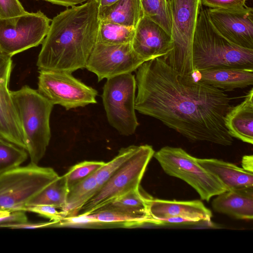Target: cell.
<instances>
[{
	"mask_svg": "<svg viewBox=\"0 0 253 253\" xmlns=\"http://www.w3.org/2000/svg\"><path fill=\"white\" fill-rule=\"evenodd\" d=\"M135 78L138 112L190 141L232 144L224 122L231 98L224 91L180 74L162 57L142 63Z\"/></svg>",
	"mask_w": 253,
	"mask_h": 253,
	"instance_id": "cell-1",
	"label": "cell"
},
{
	"mask_svg": "<svg viewBox=\"0 0 253 253\" xmlns=\"http://www.w3.org/2000/svg\"><path fill=\"white\" fill-rule=\"evenodd\" d=\"M98 7L96 0H90L53 17L38 55L39 70L72 73L85 68L97 42Z\"/></svg>",
	"mask_w": 253,
	"mask_h": 253,
	"instance_id": "cell-2",
	"label": "cell"
},
{
	"mask_svg": "<svg viewBox=\"0 0 253 253\" xmlns=\"http://www.w3.org/2000/svg\"><path fill=\"white\" fill-rule=\"evenodd\" d=\"M192 60L195 71L224 68L253 69V49L237 46L222 37L211 23L207 9L201 8L193 38Z\"/></svg>",
	"mask_w": 253,
	"mask_h": 253,
	"instance_id": "cell-3",
	"label": "cell"
},
{
	"mask_svg": "<svg viewBox=\"0 0 253 253\" xmlns=\"http://www.w3.org/2000/svg\"><path fill=\"white\" fill-rule=\"evenodd\" d=\"M25 134L31 162L38 164L49 144L50 117L54 105L28 85L10 91Z\"/></svg>",
	"mask_w": 253,
	"mask_h": 253,
	"instance_id": "cell-4",
	"label": "cell"
},
{
	"mask_svg": "<svg viewBox=\"0 0 253 253\" xmlns=\"http://www.w3.org/2000/svg\"><path fill=\"white\" fill-rule=\"evenodd\" d=\"M202 5L201 0H169L172 49L162 58L170 67L186 76L193 77L195 72L192 45Z\"/></svg>",
	"mask_w": 253,
	"mask_h": 253,
	"instance_id": "cell-5",
	"label": "cell"
},
{
	"mask_svg": "<svg viewBox=\"0 0 253 253\" xmlns=\"http://www.w3.org/2000/svg\"><path fill=\"white\" fill-rule=\"evenodd\" d=\"M59 175L33 163L0 174V210L23 211L27 203Z\"/></svg>",
	"mask_w": 253,
	"mask_h": 253,
	"instance_id": "cell-6",
	"label": "cell"
},
{
	"mask_svg": "<svg viewBox=\"0 0 253 253\" xmlns=\"http://www.w3.org/2000/svg\"><path fill=\"white\" fill-rule=\"evenodd\" d=\"M153 156L167 174L184 181L207 202L214 196L227 191L212 173L202 167L197 158L179 147L165 146Z\"/></svg>",
	"mask_w": 253,
	"mask_h": 253,
	"instance_id": "cell-7",
	"label": "cell"
},
{
	"mask_svg": "<svg viewBox=\"0 0 253 253\" xmlns=\"http://www.w3.org/2000/svg\"><path fill=\"white\" fill-rule=\"evenodd\" d=\"M154 153L151 145L138 146L130 158L96 192L78 214H89L126 192L138 189Z\"/></svg>",
	"mask_w": 253,
	"mask_h": 253,
	"instance_id": "cell-8",
	"label": "cell"
},
{
	"mask_svg": "<svg viewBox=\"0 0 253 253\" xmlns=\"http://www.w3.org/2000/svg\"><path fill=\"white\" fill-rule=\"evenodd\" d=\"M135 76L128 73L107 79L102 99L110 125L120 134H133L139 126L135 114Z\"/></svg>",
	"mask_w": 253,
	"mask_h": 253,
	"instance_id": "cell-9",
	"label": "cell"
},
{
	"mask_svg": "<svg viewBox=\"0 0 253 253\" xmlns=\"http://www.w3.org/2000/svg\"><path fill=\"white\" fill-rule=\"evenodd\" d=\"M51 19L40 10L0 19V53L10 57L42 43Z\"/></svg>",
	"mask_w": 253,
	"mask_h": 253,
	"instance_id": "cell-10",
	"label": "cell"
},
{
	"mask_svg": "<svg viewBox=\"0 0 253 253\" xmlns=\"http://www.w3.org/2000/svg\"><path fill=\"white\" fill-rule=\"evenodd\" d=\"M38 86L39 92L53 105L67 110L97 103V91L70 73L40 70Z\"/></svg>",
	"mask_w": 253,
	"mask_h": 253,
	"instance_id": "cell-11",
	"label": "cell"
},
{
	"mask_svg": "<svg viewBox=\"0 0 253 253\" xmlns=\"http://www.w3.org/2000/svg\"><path fill=\"white\" fill-rule=\"evenodd\" d=\"M144 62L133 51L131 43L108 44L96 42L85 68L95 74L99 82L132 73Z\"/></svg>",
	"mask_w": 253,
	"mask_h": 253,
	"instance_id": "cell-12",
	"label": "cell"
},
{
	"mask_svg": "<svg viewBox=\"0 0 253 253\" xmlns=\"http://www.w3.org/2000/svg\"><path fill=\"white\" fill-rule=\"evenodd\" d=\"M208 17L217 32L230 42L253 49V9H207Z\"/></svg>",
	"mask_w": 253,
	"mask_h": 253,
	"instance_id": "cell-13",
	"label": "cell"
},
{
	"mask_svg": "<svg viewBox=\"0 0 253 253\" xmlns=\"http://www.w3.org/2000/svg\"><path fill=\"white\" fill-rule=\"evenodd\" d=\"M11 57L0 53V137L26 150V141L9 89Z\"/></svg>",
	"mask_w": 253,
	"mask_h": 253,
	"instance_id": "cell-14",
	"label": "cell"
},
{
	"mask_svg": "<svg viewBox=\"0 0 253 253\" xmlns=\"http://www.w3.org/2000/svg\"><path fill=\"white\" fill-rule=\"evenodd\" d=\"M131 44L133 51L144 62L164 57L172 49L171 36L145 15L135 28Z\"/></svg>",
	"mask_w": 253,
	"mask_h": 253,
	"instance_id": "cell-15",
	"label": "cell"
},
{
	"mask_svg": "<svg viewBox=\"0 0 253 253\" xmlns=\"http://www.w3.org/2000/svg\"><path fill=\"white\" fill-rule=\"evenodd\" d=\"M147 210L153 224L162 225L167 219L181 217L191 223L210 222L212 212L200 200L177 201L147 198Z\"/></svg>",
	"mask_w": 253,
	"mask_h": 253,
	"instance_id": "cell-16",
	"label": "cell"
},
{
	"mask_svg": "<svg viewBox=\"0 0 253 253\" xmlns=\"http://www.w3.org/2000/svg\"><path fill=\"white\" fill-rule=\"evenodd\" d=\"M196 80L223 91L243 88L253 84V69L224 68L195 71Z\"/></svg>",
	"mask_w": 253,
	"mask_h": 253,
	"instance_id": "cell-17",
	"label": "cell"
},
{
	"mask_svg": "<svg viewBox=\"0 0 253 253\" xmlns=\"http://www.w3.org/2000/svg\"><path fill=\"white\" fill-rule=\"evenodd\" d=\"M225 126L233 137L244 142L253 144V88L244 100L232 106L224 117Z\"/></svg>",
	"mask_w": 253,
	"mask_h": 253,
	"instance_id": "cell-18",
	"label": "cell"
},
{
	"mask_svg": "<svg viewBox=\"0 0 253 253\" xmlns=\"http://www.w3.org/2000/svg\"><path fill=\"white\" fill-rule=\"evenodd\" d=\"M198 163L214 175L227 191L253 188V172L216 159L197 158Z\"/></svg>",
	"mask_w": 253,
	"mask_h": 253,
	"instance_id": "cell-19",
	"label": "cell"
},
{
	"mask_svg": "<svg viewBox=\"0 0 253 253\" xmlns=\"http://www.w3.org/2000/svg\"><path fill=\"white\" fill-rule=\"evenodd\" d=\"M213 210L238 219L253 218V188L228 190L217 195Z\"/></svg>",
	"mask_w": 253,
	"mask_h": 253,
	"instance_id": "cell-20",
	"label": "cell"
},
{
	"mask_svg": "<svg viewBox=\"0 0 253 253\" xmlns=\"http://www.w3.org/2000/svg\"><path fill=\"white\" fill-rule=\"evenodd\" d=\"M144 15L141 0H119L109 6L98 7L99 21L134 28Z\"/></svg>",
	"mask_w": 253,
	"mask_h": 253,
	"instance_id": "cell-21",
	"label": "cell"
},
{
	"mask_svg": "<svg viewBox=\"0 0 253 253\" xmlns=\"http://www.w3.org/2000/svg\"><path fill=\"white\" fill-rule=\"evenodd\" d=\"M96 172L69 189L66 204L61 209L64 217L78 215L83 207L97 191Z\"/></svg>",
	"mask_w": 253,
	"mask_h": 253,
	"instance_id": "cell-22",
	"label": "cell"
},
{
	"mask_svg": "<svg viewBox=\"0 0 253 253\" xmlns=\"http://www.w3.org/2000/svg\"><path fill=\"white\" fill-rule=\"evenodd\" d=\"M146 200L147 198L141 194L138 188L131 190L113 199L96 211L110 210L150 217Z\"/></svg>",
	"mask_w": 253,
	"mask_h": 253,
	"instance_id": "cell-23",
	"label": "cell"
},
{
	"mask_svg": "<svg viewBox=\"0 0 253 253\" xmlns=\"http://www.w3.org/2000/svg\"><path fill=\"white\" fill-rule=\"evenodd\" d=\"M84 215L97 220L106 227H134L146 223L153 224L152 219L149 217L110 210H100Z\"/></svg>",
	"mask_w": 253,
	"mask_h": 253,
	"instance_id": "cell-24",
	"label": "cell"
},
{
	"mask_svg": "<svg viewBox=\"0 0 253 253\" xmlns=\"http://www.w3.org/2000/svg\"><path fill=\"white\" fill-rule=\"evenodd\" d=\"M68 191L65 175L59 176L56 180L30 200L26 207L46 205L62 209L66 204Z\"/></svg>",
	"mask_w": 253,
	"mask_h": 253,
	"instance_id": "cell-25",
	"label": "cell"
},
{
	"mask_svg": "<svg viewBox=\"0 0 253 253\" xmlns=\"http://www.w3.org/2000/svg\"><path fill=\"white\" fill-rule=\"evenodd\" d=\"M135 28L99 21L97 42L108 44L131 43Z\"/></svg>",
	"mask_w": 253,
	"mask_h": 253,
	"instance_id": "cell-26",
	"label": "cell"
},
{
	"mask_svg": "<svg viewBox=\"0 0 253 253\" xmlns=\"http://www.w3.org/2000/svg\"><path fill=\"white\" fill-rule=\"evenodd\" d=\"M28 156L25 149L0 137V174L20 166Z\"/></svg>",
	"mask_w": 253,
	"mask_h": 253,
	"instance_id": "cell-27",
	"label": "cell"
},
{
	"mask_svg": "<svg viewBox=\"0 0 253 253\" xmlns=\"http://www.w3.org/2000/svg\"><path fill=\"white\" fill-rule=\"evenodd\" d=\"M144 15L160 25L170 35L169 0H141Z\"/></svg>",
	"mask_w": 253,
	"mask_h": 253,
	"instance_id": "cell-28",
	"label": "cell"
},
{
	"mask_svg": "<svg viewBox=\"0 0 253 253\" xmlns=\"http://www.w3.org/2000/svg\"><path fill=\"white\" fill-rule=\"evenodd\" d=\"M137 147L138 146L130 145L122 148L115 157L109 162H106L105 164L96 171V179L98 190L130 158Z\"/></svg>",
	"mask_w": 253,
	"mask_h": 253,
	"instance_id": "cell-29",
	"label": "cell"
},
{
	"mask_svg": "<svg viewBox=\"0 0 253 253\" xmlns=\"http://www.w3.org/2000/svg\"><path fill=\"white\" fill-rule=\"evenodd\" d=\"M105 163L103 161H84L72 166L64 174L68 189L95 173Z\"/></svg>",
	"mask_w": 253,
	"mask_h": 253,
	"instance_id": "cell-30",
	"label": "cell"
},
{
	"mask_svg": "<svg viewBox=\"0 0 253 253\" xmlns=\"http://www.w3.org/2000/svg\"><path fill=\"white\" fill-rule=\"evenodd\" d=\"M62 227L89 228L106 227L104 224L87 217L86 215L80 214L74 216L64 217L54 226V227Z\"/></svg>",
	"mask_w": 253,
	"mask_h": 253,
	"instance_id": "cell-31",
	"label": "cell"
},
{
	"mask_svg": "<svg viewBox=\"0 0 253 253\" xmlns=\"http://www.w3.org/2000/svg\"><path fill=\"white\" fill-rule=\"evenodd\" d=\"M27 12L19 0H0V19H6Z\"/></svg>",
	"mask_w": 253,
	"mask_h": 253,
	"instance_id": "cell-32",
	"label": "cell"
},
{
	"mask_svg": "<svg viewBox=\"0 0 253 253\" xmlns=\"http://www.w3.org/2000/svg\"><path fill=\"white\" fill-rule=\"evenodd\" d=\"M56 209L52 206L38 205L26 206L23 211L35 212L42 216L48 218L50 220L59 221L64 217V215L62 211H59Z\"/></svg>",
	"mask_w": 253,
	"mask_h": 253,
	"instance_id": "cell-33",
	"label": "cell"
},
{
	"mask_svg": "<svg viewBox=\"0 0 253 253\" xmlns=\"http://www.w3.org/2000/svg\"><path fill=\"white\" fill-rule=\"evenodd\" d=\"M247 0H201L202 4L210 8L239 9L246 6Z\"/></svg>",
	"mask_w": 253,
	"mask_h": 253,
	"instance_id": "cell-34",
	"label": "cell"
},
{
	"mask_svg": "<svg viewBox=\"0 0 253 253\" xmlns=\"http://www.w3.org/2000/svg\"><path fill=\"white\" fill-rule=\"evenodd\" d=\"M58 221L50 220L46 222H22L4 224L0 225V228H7L9 229H39L47 227H54L55 225Z\"/></svg>",
	"mask_w": 253,
	"mask_h": 253,
	"instance_id": "cell-35",
	"label": "cell"
},
{
	"mask_svg": "<svg viewBox=\"0 0 253 253\" xmlns=\"http://www.w3.org/2000/svg\"><path fill=\"white\" fill-rule=\"evenodd\" d=\"M24 211H11L7 216L0 217V225L4 224L22 223L28 221V218Z\"/></svg>",
	"mask_w": 253,
	"mask_h": 253,
	"instance_id": "cell-36",
	"label": "cell"
},
{
	"mask_svg": "<svg viewBox=\"0 0 253 253\" xmlns=\"http://www.w3.org/2000/svg\"><path fill=\"white\" fill-rule=\"evenodd\" d=\"M53 4L64 6L66 7H71L77 5L78 4H83L90 0H43Z\"/></svg>",
	"mask_w": 253,
	"mask_h": 253,
	"instance_id": "cell-37",
	"label": "cell"
},
{
	"mask_svg": "<svg viewBox=\"0 0 253 253\" xmlns=\"http://www.w3.org/2000/svg\"><path fill=\"white\" fill-rule=\"evenodd\" d=\"M242 166L244 169L253 172V156L245 155L243 156L242 160Z\"/></svg>",
	"mask_w": 253,
	"mask_h": 253,
	"instance_id": "cell-38",
	"label": "cell"
},
{
	"mask_svg": "<svg viewBox=\"0 0 253 253\" xmlns=\"http://www.w3.org/2000/svg\"><path fill=\"white\" fill-rule=\"evenodd\" d=\"M119 0H96L99 4V7H105L112 5Z\"/></svg>",
	"mask_w": 253,
	"mask_h": 253,
	"instance_id": "cell-39",
	"label": "cell"
},
{
	"mask_svg": "<svg viewBox=\"0 0 253 253\" xmlns=\"http://www.w3.org/2000/svg\"><path fill=\"white\" fill-rule=\"evenodd\" d=\"M11 211L0 210V217L9 215Z\"/></svg>",
	"mask_w": 253,
	"mask_h": 253,
	"instance_id": "cell-40",
	"label": "cell"
}]
</instances>
